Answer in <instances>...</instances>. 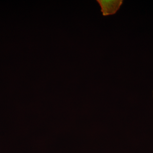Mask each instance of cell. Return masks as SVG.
I'll return each instance as SVG.
<instances>
[{
  "label": "cell",
  "instance_id": "obj_1",
  "mask_svg": "<svg viewBox=\"0 0 153 153\" xmlns=\"http://www.w3.org/2000/svg\"><path fill=\"white\" fill-rule=\"evenodd\" d=\"M97 1L101 7L102 13L104 16L116 13L123 4V1L122 0H97Z\"/></svg>",
  "mask_w": 153,
  "mask_h": 153
}]
</instances>
